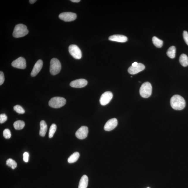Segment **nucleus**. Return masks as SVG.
Listing matches in <instances>:
<instances>
[{
	"label": "nucleus",
	"mask_w": 188,
	"mask_h": 188,
	"mask_svg": "<svg viewBox=\"0 0 188 188\" xmlns=\"http://www.w3.org/2000/svg\"><path fill=\"white\" fill-rule=\"evenodd\" d=\"M170 105L174 110H182L185 107L186 102L185 99L181 96L175 95L171 99Z\"/></svg>",
	"instance_id": "nucleus-1"
},
{
	"label": "nucleus",
	"mask_w": 188,
	"mask_h": 188,
	"mask_svg": "<svg viewBox=\"0 0 188 188\" xmlns=\"http://www.w3.org/2000/svg\"><path fill=\"white\" fill-rule=\"evenodd\" d=\"M28 33L29 31L26 26L22 24H19L15 27L13 35L14 37L20 38L26 35Z\"/></svg>",
	"instance_id": "nucleus-2"
},
{
	"label": "nucleus",
	"mask_w": 188,
	"mask_h": 188,
	"mask_svg": "<svg viewBox=\"0 0 188 188\" xmlns=\"http://www.w3.org/2000/svg\"><path fill=\"white\" fill-rule=\"evenodd\" d=\"M66 100L65 98L61 97H54L52 98L49 101V104L51 107L58 108L61 107L66 104Z\"/></svg>",
	"instance_id": "nucleus-3"
},
{
	"label": "nucleus",
	"mask_w": 188,
	"mask_h": 188,
	"mask_svg": "<svg viewBox=\"0 0 188 188\" xmlns=\"http://www.w3.org/2000/svg\"><path fill=\"white\" fill-rule=\"evenodd\" d=\"M140 95L143 98H148L152 93V86L150 83L146 82L142 85L139 90Z\"/></svg>",
	"instance_id": "nucleus-4"
},
{
	"label": "nucleus",
	"mask_w": 188,
	"mask_h": 188,
	"mask_svg": "<svg viewBox=\"0 0 188 188\" xmlns=\"http://www.w3.org/2000/svg\"><path fill=\"white\" fill-rule=\"evenodd\" d=\"M61 69V64L58 59L53 58L51 60L50 66V72L53 75L58 74L59 73Z\"/></svg>",
	"instance_id": "nucleus-5"
},
{
	"label": "nucleus",
	"mask_w": 188,
	"mask_h": 188,
	"mask_svg": "<svg viewBox=\"0 0 188 188\" xmlns=\"http://www.w3.org/2000/svg\"><path fill=\"white\" fill-rule=\"evenodd\" d=\"M70 54L76 59H80L82 58V53L78 46L75 45H71L69 47Z\"/></svg>",
	"instance_id": "nucleus-6"
},
{
	"label": "nucleus",
	"mask_w": 188,
	"mask_h": 188,
	"mask_svg": "<svg viewBox=\"0 0 188 188\" xmlns=\"http://www.w3.org/2000/svg\"><path fill=\"white\" fill-rule=\"evenodd\" d=\"M60 19L65 22L74 21L77 18V15L75 13L65 12L61 13L59 16Z\"/></svg>",
	"instance_id": "nucleus-7"
},
{
	"label": "nucleus",
	"mask_w": 188,
	"mask_h": 188,
	"mask_svg": "<svg viewBox=\"0 0 188 188\" xmlns=\"http://www.w3.org/2000/svg\"><path fill=\"white\" fill-rule=\"evenodd\" d=\"M113 95L111 92L107 91L103 93L100 99V102L102 106L106 105L111 100Z\"/></svg>",
	"instance_id": "nucleus-8"
},
{
	"label": "nucleus",
	"mask_w": 188,
	"mask_h": 188,
	"mask_svg": "<svg viewBox=\"0 0 188 188\" xmlns=\"http://www.w3.org/2000/svg\"><path fill=\"white\" fill-rule=\"evenodd\" d=\"M12 65L13 67L17 69H25L26 67V62L24 58L20 57L13 61Z\"/></svg>",
	"instance_id": "nucleus-9"
},
{
	"label": "nucleus",
	"mask_w": 188,
	"mask_h": 188,
	"mask_svg": "<svg viewBox=\"0 0 188 188\" xmlns=\"http://www.w3.org/2000/svg\"><path fill=\"white\" fill-rule=\"evenodd\" d=\"M88 132V128L86 126H82L76 132L75 135L80 139H83L87 137Z\"/></svg>",
	"instance_id": "nucleus-10"
},
{
	"label": "nucleus",
	"mask_w": 188,
	"mask_h": 188,
	"mask_svg": "<svg viewBox=\"0 0 188 188\" xmlns=\"http://www.w3.org/2000/svg\"><path fill=\"white\" fill-rule=\"evenodd\" d=\"M118 124L117 119H110L105 124L104 129L106 131H110L115 129L117 127Z\"/></svg>",
	"instance_id": "nucleus-11"
},
{
	"label": "nucleus",
	"mask_w": 188,
	"mask_h": 188,
	"mask_svg": "<svg viewBox=\"0 0 188 188\" xmlns=\"http://www.w3.org/2000/svg\"><path fill=\"white\" fill-rule=\"evenodd\" d=\"M88 84V81L85 79H80L73 81L70 83V85L72 87L82 88L85 87Z\"/></svg>",
	"instance_id": "nucleus-12"
},
{
	"label": "nucleus",
	"mask_w": 188,
	"mask_h": 188,
	"mask_svg": "<svg viewBox=\"0 0 188 188\" xmlns=\"http://www.w3.org/2000/svg\"><path fill=\"white\" fill-rule=\"evenodd\" d=\"M145 69V66L143 64L138 63V65L135 67L130 66L128 69V71L130 74L134 75L143 71Z\"/></svg>",
	"instance_id": "nucleus-13"
},
{
	"label": "nucleus",
	"mask_w": 188,
	"mask_h": 188,
	"mask_svg": "<svg viewBox=\"0 0 188 188\" xmlns=\"http://www.w3.org/2000/svg\"><path fill=\"white\" fill-rule=\"evenodd\" d=\"M43 66V62L41 60H39L35 64L34 67L31 71V76L35 77L40 72Z\"/></svg>",
	"instance_id": "nucleus-14"
},
{
	"label": "nucleus",
	"mask_w": 188,
	"mask_h": 188,
	"mask_svg": "<svg viewBox=\"0 0 188 188\" xmlns=\"http://www.w3.org/2000/svg\"><path fill=\"white\" fill-rule=\"evenodd\" d=\"M108 39L110 41L124 43L128 40V38L123 35H114L110 36Z\"/></svg>",
	"instance_id": "nucleus-15"
},
{
	"label": "nucleus",
	"mask_w": 188,
	"mask_h": 188,
	"mask_svg": "<svg viewBox=\"0 0 188 188\" xmlns=\"http://www.w3.org/2000/svg\"><path fill=\"white\" fill-rule=\"evenodd\" d=\"M88 179L86 175H84L79 182L78 188H87L88 184Z\"/></svg>",
	"instance_id": "nucleus-16"
},
{
	"label": "nucleus",
	"mask_w": 188,
	"mask_h": 188,
	"mask_svg": "<svg viewBox=\"0 0 188 188\" xmlns=\"http://www.w3.org/2000/svg\"><path fill=\"white\" fill-rule=\"evenodd\" d=\"M40 135L42 136V137H44L45 135L47 130V125L45 122L43 120H42L40 122Z\"/></svg>",
	"instance_id": "nucleus-17"
},
{
	"label": "nucleus",
	"mask_w": 188,
	"mask_h": 188,
	"mask_svg": "<svg viewBox=\"0 0 188 188\" xmlns=\"http://www.w3.org/2000/svg\"><path fill=\"white\" fill-rule=\"evenodd\" d=\"M180 63L183 67H187L188 66V57L187 55L182 54L180 56L179 59Z\"/></svg>",
	"instance_id": "nucleus-18"
},
{
	"label": "nucleus",
	"mask_w": 188,
	"mask_h": 188,
	"mask_svg": "<svg viewBox=\"0 0 188 188\" xmlns=\"http://www.w3.org/2000/svg\"><path fill=\"white\" fill-rule=\"evenodd\" d=\"M80 154L78 152H75L73 153L68 158V162L70 163H75L78 160L79 157H80Z\"/></svg>",
	"instance_id": "nucleus-19"
},
{
	"label": "nucleus",
	"mask_w": 188,
	"mask_h": 188,
	"mask_svg": "<svg viewBox=\"0 0 188 188\" xmlns=\"http://www.w3.org/2000/svg\"><path fill=\"white\" fill-rule=\"evenodd\" d=\"M176 47L174 46L169 48L167 52V56L171 59L174 58L176 55Z\"/></svg>",
	"instance_id": "nucleus-20"
},
{
	"label": "nucleus",
	"mask_w": 188,
	"mask_h": 188,
	"mask_svg": "<svg viewBox=\"0 0 188 188\" xmlns=\"http://www.w3.org/2000/svg\"><path fill=\"white\" fill-rule=\"evenodd\" d=\"M13 126L16 130H21L25 127V123L23 121L18 120L14 123Z\"/></svg>",
	"instance_id": "nucleus-21"
},
{
	"label": "nucleus",
	"mask_w": 188,
	"mask_h": 188,
	"mask_svg": "<svg viewBox=\"0 0 188 188\" xmlns=\"http://www.w3.org/2000/svg\"><path fill=\"white\" fill-rule=\"evenodd\" d=\"M152 41L154 45L157 47L160 48L163 46V40H160L156 37L154 36L153 37Z\"/></svg>",
	"instance_id": "nucleus-22"
},
{
	"label": "nucleus",
	"mask_w": 188,
	"mask_h": 188,
	"mask_svg": "<svg viewBox=\"0 0 188 188\" xmlns=\"http://www.w3.org/2000/svg\"><path fill=\"white\" fill-rule=\"evenodd\" d=\"M6 164L8 167L11 168L13 169H14L17 167V164L16 162L11 158H9L7 160Z\"/></svg>",
	"instance_id": "nucleus-23"
},
{
	"label": "nucleus",
	"mask_w": 188,
	"mask_h": 188,
	"mask_svg": "<svg viewBox=\"0 0 188 188\" xmlns=\"http://www.w3.org/2000/svg\"><path fill=\"white\" fill-rule=\"evenodd\" d=\"M57 128V125L56 124H52L50 128H49V138H51L53 137L54 134L56 132Z\"/></svg>",
	"instance_id": "nucleus-24"
},
{
	"label": "nucleus",
	"mask_w": 188,
	"mask_h": 188,
	"mask_svg": "<svg viewBox=\"0 0 188 188\" xmlns=\"http://www.w3.org/2000/svg\"><path fill=\"white\" fill-rule=\"evenodd\" d=\"M13 109L17 113L20 114H23L25 113V110L21 106L19 105H16L14 106Z\"/></svg>",
	"instance_id": "nucleus-25"
},
{
	"label": "nucleus",
	"mask_w": 188,
	"mask_h": 188,
	"mask_svg": "<svg viewBox=\"0 0 188 188\" xmlns=\"http://www.w3.org/2000/svg\"><path fill=\"white\" fill-rule=\"evenodd\" d=\"M4 137L6 139H10L11 137V134L10 130L8 129H5L3 132Z\"/></svg>",
	"instance_id": "nucleus-26"
},
{
	"label": "nucleus",
	"mask_w": 188,
	"mask_h": 188,
	"mask_svg": "<svg viewBox=\"0 0 188 188\" xmlns=\"http://www.w3.org/2000/svg\"><path fill=\"white\" fill-rule=\"evenodd\" d=\"M7 119V117L6 114H3L0 115V123L1 124L4 123Z\"/></svg>",
	"instance_id": "nucleus-27"
},
{
	"label": "nucleus",
	"mask_w": 188,
	"mask_h": 188,
	"mask_svg": "<svg viewBox=\"0 0 188 188\" xmlns=\"http://www.w3.org/2000/svg\"><path fill=\"white\" fill-rule=\"evenodd\" d=\"M183 36L186 44L188 45V33L187 31H184L183 33Z\"/></svg>",
	"instance_id": "nucleus-28"
},
{
	"label": "nucleus",
	"mask_w": 188,
	"mask_h": 188,
	"mask_svg": "<svg viewBox=\"0 0 188 188\" xmlns=\"http://www.w3.org/2000/svg\"><path fill=\"white\" fill-rule=\"evenodd\" d=\"M29 154L28 153L25 152L23 154V160L25 163H28L29 161Z\"/></svg>",
	"instance_id": "nucleus-29"
},
{
	"label": "nucleus",
	"mask_w": 188,
	"mask_h": 188,
	"mask_svg": "<svg viewBox=\"0 0 188 188\" xmlns=\"http://www.w3.org/2000/svg\"><path fill=\"white\" fill-rule=\"evenodd\" d=\"M5 81L4 75L2 71L0 72V85L1 86Z\"/></svg>",
	"instance_id": "nucleus-30"
},
{
	"label": "nucleus",
	"mask_w": 188,
	"mask_h": 188,
	"mask_svg": "<svg viewBox=\"0 0 188 188\" xmlns=\"http://www.w3.org/2000/svg\"><path fill=\"white\" fill-rule=\"evenodd\" d=\"M36 1V0H30V1H29V2H30L31 4H33L35 3Z\"/></svg>",
	"instance_id": "nucleus-31"
},
{
	"label": "nucleus",
	"mask_w": 188,
	"mask_h": 188,
	"mask_svg": "<svg viewBox=\"0 0 188 188\" xmlns=\"http://www.w3.org/2000/svg\"><path fill=\"white\" fill-rule=\"evenodd\" d=\"M71 1L74 3H78L81 1L80 0H71Z\"/></svg>",
	"instance_id": "nucleus-32"
},
{
	"label": "nucleus",
	"mask_w": 188,
	"mask_h": 188,
	"mask_svg": "<svg viewBox=\"0 0 188 188\" xmlns=\"http://www.w3.org/2000/svg\"><path fill=\"white\" fill-rule=\"evenodd\" d=\"M138 63L137 62H134L132 64V66H134V67H135V66H137Z\"/></svg>",
	"instance_id": "nucleus-33"
},
{
	"label": "nucleus",
	"mask_w": 188,
	"mask_h": 188,
	"mask_svg": "<svg viewBox=\"0 0 188 188\" xmlns=\"http://www.w3.org/2000/svg\"><path fill=\"white\" fill-rule=\"evenodd\" d=\"M149 188V187H148V188Z\"/></svg>",
	"instance_id": "nucleus-34"
}]
</instances>
